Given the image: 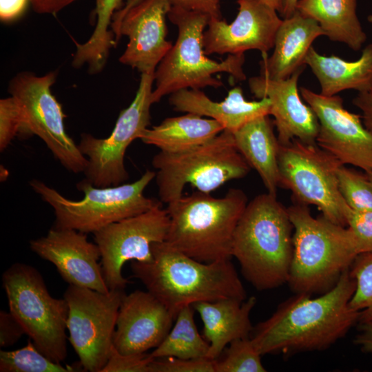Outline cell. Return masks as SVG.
Instances as JSON below:
<instances>
[{
    "label": "cell",
    "mask_w": 372,
    "mask_h": 372,
    "mask_svg": "<svg viewBox=\"0 0 372 372\" xmlns=\"http://www.w3.org/2000/svg\"><path fill=\"white\" fill-rule=\"evenodd\" d=\"M349 269L329 291L316 298L295 293L254 327L250 338L260 354L322 351L346 335L360 318L349 306L355 282Z\"/></svg>",
    "instance_id": "cell-1"
},
{
    "label": "cell",
    "mask_w": 372,
    "mask_h": 372,
    "mask_svg": "<svg viewBox=\"0 0 372 372\" xmlns=\"http://www.w3.org/2000/svg\"><path fill=\"white\" fill-rule=\"evenodd\" d=\"M153 260L132 261L133 277L176 316L185 305L224 298L247 299L231 259L198 261L167 242L152 245Z\"/></svg>",
    "instance_id": "cell-2"
},
{
    "label": "cell",
    "mask_w": 372,
    "mask_h": 372,
    "mask_svg": "<svg viewBox=\"0 0 372 372\" xmlns=\"http://www.w3.org/2000/svg\"><path fill=\"white\" fill-rule=\"evenodd\" d=\"M293 225L276 196L260 194L247 203L236 226L232 257L257 290L287 283L293 254Z\"/></svg>",
    "instance_id": "cell-3"
},
{
    "label": "cell",
    "mask_w": 372,
    "mask_h": 372,
    "mask_svg": "<svg viewBox=\"0 0 372 372\" xmlns=\"http://www.w3.org/2000/svg\"><path fill=\"white\" fill-rule=\"evenodd\" d=\"M293 227L287 283L295 293L322 294L332 289L360 254L352 231L312 216L307 205L287 208Z\"/></svg>",
    "instance_id": "cell-4"
},
{
    "label": "cell",
    "mask_w": 372,
    "mask_h": 372,
    "mask_svg": "<svg viewBox=\"0 0 372 372\" xmlns=\"http://www.w3.org/2000/svg\"><path fill=\"white\" fill-rule=\"evenodd\" d=\"M247 203L240 189H230L221 198L198 190L182 196L166 207L165 241L200 262L231 259L234 232Z\"/></svg>",
    "instance_id": "cell-5"
},
{
    "label": "cell",
    "mask_w": 372,
    "mask_h": 372,
    "mask_svg": "<svg viewBox=\"0 0 372 372\" xmlns=\"http://www.w3.org/2000/svg\"><path fill=\"white\" fill-rule=\"evenodd\" d=\"M167 17L177 27L178 37L155 70L152 103L184 89L222 87L223 83L214 76L216 73L226 72L237 80H245L244 53L229 54L221 62L206 56L203 34L209 20L207 14L172 6Z\"/></svg>",
    "instance_id": "cell-6"
},
{
    "label": "cell",
    "mask_w": 372,
    "mask_h": 372,
    "mask_svg": "<svg viewBox=\"0 0 372 372\" xmlns=\"http://www.w3.org/2000/svg\"><path fill=\"white\" fill-rule=\"evenodd\" d=\"M155 176V172L146 170L133 183L104 187L83 179L76 185L83 193L80 200L68 199L37 179L30 180V185L53 208L54 227L94 234L111 223L162 206L161 201L144 195Z\"/></svg>",
    "instance_id": "cell-7"
},
{
    "label": "cell",
    "mask_w": 372,
    "mask_h": 372,
    "mask_svg": "<svg viewBox=\"0 0 372 372\" xmlns=\"http://www.w3.org/2000/svg\"><path fill=\"white\" fill-rule=\"evenodd\" d=\"M156 183L161 203L180 198L187 184L208 193L246 176L251 167L238 150L234 135L223 130L213 139L178 152L160 150L154 156Z\"/></svg>",
    "instance_id": "cell-8"
},
{
    "label": "cell",
    "mask_w": 372,
    "mask_h": 372,
    "mask_svg": "<svg viewBox=\"0 0 372 372\" xmlns=\"http://www.w3.org/2000/svg\"><path fill=\"white\" fill-rule=\"evenodd\" d=\"M9 311L35 347L52 361L67 357L65 299L53 298L43 277L32 266L14 263L2 275Z\"/></svg>",
    "instance_id": "cell-9"
},
{
    "label": "cell",
    "mask_w": 372,
    "mask_h": 372,
    "mask_svg": "<svg viewBox=\"0 0 372 372\" xmlns=\"http://www.w3.org/2000/svg\"><path fill=\"white\" fill-rule=\"evenodd\" d=\"M342 165L316 143L294 139L280 145L279 185L291 191L297 203L316 205L324 218L347 227L350 207L340 192L338 180Z\"/></svg>",
    "instance_id": "cell-10"
},
{
    "label": "cell",
    "mask_w": 372,
    "mask_h": 372,
    "mask_svg": "<svg viewBox=\"0 0 372 372\" xmlns=\"http://www.w3.org/2000/svg\"><path fill=\"white\" fill-rule=\"evenodd\" d=\"M124 289L107 293L69 285L63 298L68 306L69 340L83 369L101 372L113 349V335Z\"/></svg>",
    "instance_id": "cell-11"
},
{
    "label": "cell",
    "mask_w": 372,
    "mask_h": 372,
    "mask_svg": "<svg viewBox=\"0 0 372 372\" xmlns=\"http://www.w3.org/2000/svg\"><path fill=\"white\" fill-rule=\"evenodd\" d=\"M154 74H143L136 95L117 118L109 136L96 138L83 134L78 147L87 160L83 172L85 180L96 187L116 186L129 178L125 154L129 145L147 128L150 121Z\"/></svg>",
    "instance_id": "cell-12"
},
{
    "label": "cell",
    "mask_w": 372,
    "mask_h": 372,
    "mask_svg": "<svg viewBox=\"0 0 372 372\" xmlns=\"http://www.w3.org/2000/svg\"><path fill=\"white\" fill-rule=\"evenodd\" d=\"M56 77L55 72L42 76L21 72L10 81L8 91L23 109L29 136L39 137L67 170L83 172L87 160L67 134L65 115L51 92Z\"/></svg>",
    "instance_id": "cell-13"
},
{
    "label": "cell",
    "mask_w": 372,
    "mask_h": 372,
    "mask_svg": "<svg viewBox=\"0 0 372 372\" xmlns=\"http://www.w3.org/2000/svg\"><path fill=\"white\" fill-rule=\"evenodd\" d=\"M169 218L166 209L154 207L140 214L111 223L94 232L101 265L109 289H124L129 282L122 274L127 261L150 262L152 245L165 241Z\"/></svg>",
    "instance_id": "cell-14"
},
{
    "label": "cell",
    "mask_w": 372,
    "mask_h": 372,
    "mask_svg": "<svg viewBox=\"0 0 372 372\" xmlns=\"http://www.w3.org/2000/svg\"><path fill=\"white\" fill-rule=\"evenodd\" d=\"M300 92L318 121L316 144L344 165L372 172V134L361 116L346 110L339 96H324L302 87Z\"/></svg>",
    "instance_id": "cell-15"
},
{
    "label": "cell",
    "mask_w": 372,
    "mask_h": 372,
    "mask_svg": "<svg viewBox=\"0 0 372 372\" xmlns=\"http://www.w3.org/2000/svg\"><path fill=\"white\" fill-rule=\"evenodd\" d=\"M172 6V0H141L123 15L112 29L115 43L123 35L128 38L126 49L119 58L122 64L136 69L141 74H154L172 47L166 39L165 22Z\"/></svg>",
    "instance_id": "cell-16"
},
{
    "label": "cell",
    "mask_w": 372,
    "mask_h": 372,
    "mask_svg": "<svg viewBox=\"0 0 372 372\" xmlns=\"http://www.w3.org/2000/svg\"><path fill=\"white\" fill-rule=\"evenodd\" d=\"M237 3L238 12L231 23L222 19L209 21L203 34L206 54H236L249 50L267 54L273 48L282 21L277 11L262 0H237Z\"/></svg>",
    "instance_id": "cell-17"
},
{
    "label": "cell",
    "mask_w": 372,
    "mask_h": 372,
    "mask_svg": "<svg viewBox=\"0 0 372 372\" xmlns=\"http://www.w3.org/2000/svg\"><path fill=\"white\" fill-rule=\"evenodd\" d=\"M30 248L52 263L69 285L101 293L110 291L99 262V248L87 240L85 233L53 227L46 236L30 240Z\"/></svg>",
    "instance_id": "cell-18"
},
{
    "label": "cell",
    "mask_w": 372,
    "mask_h": 372,
    "mask_svg": "<svg viewBox=\"0 0 372 372\" xmlns=\"http://www.w3.org/2000/svg\"><path fill=\"white\" fill-rule=\"evenodd\" d=\"M176 316L148 291L125 294L118 312L113 347L123 355L145 353L161 343Z\"/></svg>",
    "instance_id": "cell-19"
},
{
    "label": "cell",
    "mask_w": 372,
    "mask_h": 372,
    "mask_svg": "<svg viewBox=\"0 0 372 372\" xmlns=\"http://www.w3.org/2000/svg\"><path fill=\"white\" fill-rule=\"evenodd\" d=\"M304 68L305 65L302 66L286 79L272 80L260 75L249 79L250 91L256 97L270 100L269 115L274 118L273 124L281 145L294 139L316 143L319 129L317 116L302 102L298 90V78Z\"/></svg>",
    "instance_id": "cell-20"
},
{
    "label": "cell",
    "mask_w": 372,
    "mask_h": 372,
    "mask_svg": "<svg viewBox=\"0 0 372 372\" xmlns=\"http://www.w3.org/2000/svg\"><path fill=\"white\" fill-rule=\"evenodd\" d=\"M169 102L175 111L207 116L231 133L257 117L269 115L271 108L268 98L246 101L240 87L230 90L226 98L220 102L211 100L200 90L193 89H184L170 94Z\"/></svg>",
    "instance_id": "cell-21"
},
{
    "label": "cell",
    "mask_w": 372,
    "mask_h": 372,
    "mask_svg": "<svg viewBox=\"0 0 372 372\" xmlns=\"http://www.w3.org/2000/svg\"><path fill=\"white\" fill-rule=\"evenodd\" d=\"M324 35L318 23L296 11L282 21L276 34L273 52L268 57L262 54L260 76L272 80L289 78L304 64V59L313 41Z\"/></svg>",
    "instance_id": "cell-22"
},
{
    "label": "cell",
    "mask_w": 372,
    "mask_h": 372,
    "mask_svg": "<svg viewBox=\"0 0 372 372\" xmlns=\"http://www.w3.org/2000/svg\"><path fill=\"white\" fill-rule=\"evenodd\" d=\"M256 302L255 296H250L245 300L224 298L192 304L201 318L203 337L209 344L208 358L217 360L233 340L249 337L254 329L250 313Z\"/></svg>",
    "instance_id": "cell-23"
},
{
    "label": "cell",
    "mask_w": 372,
    "mask_h": 372,
    "mask_svg": "<svg viewBox=\"0 0 372 372\" xmlns=\"http://www.w3.org/2000/svg\"><path fill=\"white\" fill-rule=\"evenodd\" d=\"M268 116L257 117L232 134L238 150L258 172L267 193L276 196L280 144L273 132V122Z\"/></svg>",
    "instance_id": "cell-24"
},
{
    "label": "cell",
    "mask_w": 372,
    "mask_h": 372,
    "mask_svg": "<svg viewBox=\"0 0 372 372\" xmlns=\"http://www.w3.org/2000/svg\"><path fill=\"white\" fill-rule=\"evenodd\" d=\"M304 64L311 68L320 84V94L324 96H334L349 89L362 92L372 86V44L364 48L355 61L321 55L311 46Z\"/></svg>",
    "instance_id": "cell-25"
},
{
    "label": "cell",
    "mask_w": 372,
    "mask_h": 372,
    "mask_svg": "<svg viewBox=\"0 0 372 372\" xmlns=\"http://www.w3.org/2000/svg\"><path fill=\"white\" fill-rule=\"evenodd\" d=\"M223 130L222 125L212 118L187 113L167 118L159 125L147 127L139 139L161 151L178 152L204 144Z\"/></svg>",
    "instance_id": "cell-26"
},
{
    "label": "cell",
    "mask_w": 372,
    "mask_h": 372,
    "mask_svg": "<svg viewBox=\"0 0 372 372\" xmlns=\"http://www.w3.org/2000/svg\"><path fill=\"white\" fill-rule=\"evenodd\" d=\"M356 0H298L296 10L316 20L333 41L359 50L366 39L356 14Z\"/></svg>",
    "instance_id": "cell-27"
},
{
    "label": "cell",
    "mask_w": 372,
    "mask_h": 372,
    "mask_svg": "<svg viewBox=\"0 0 372 372\" xmlns=\"http://www.w3.org/2000/svg\"><path fill=\"white\" fill-rule=\"evenodd\" d=\"M96 25L89 39L76 46L72 65L81 67L87 64L90 73H97L104 68L110 50L115 43L111 26L114 13L121 8L123 0H95Z\"/></svg>",
    "instance_id": "cell-28"
},
{
    "label": "cell",
    "mask_w": 372,
    "mask_h": 372,
    "mask_svg": "<svg viewBox=\"0 0 372 372\" xmlns=\"http://www.w3.org/2000/svg\"><path fill=\"white\" fill-rule=\"evenodd\" d=\"M194 310L191 304L181 307L176 316L174 324L167 335L161 343L149 353L152 358H207L209 344L198 331L194 322Z\"/></svg>",
    "instance_id": "cell-29"
},
{
    "label": "cell",
    "mask_w": 372,
    "mask_h": 372,
    "mask_svg": "<svg viewBox=\"0 0 372 372\" xmlns=\"http://www.w3.org/2000/svg\"><path fill=\"white\" fill-rule=\"evenodd\" d=\"M76 368L63 366L43 354L28 340L23 347L13 351H0L1 372H73Z\"/></svg>",
    "instance_id": "cell-30"
},
{
    "label": "cell",
    "mask_w": 372,
    "mask_h": 372,
    "mask_svg": "<svg viewBox=\"0 0 372 372\" xmlns=\"http://www.w3.org/2000/svg\"><path fill=\"white\" fill-rule=\"evenodd\" d=\"M355 289L350 307L360 312L359 323L372 321V252L358 254L349 267Z\"/></svg>",
    "instance_id": "cell-31"
},
{
    "label": "cell",
    "mask_w": 372,
    "mask_h": 372,
    "mask_svg": "<svg viewBox=\"0 0 372 372\" xmlns=\"http://www.w3.org/2000/svg\"><path fill=\"white\" fill-rule=\"evenodd\" d=\"M223 359L215 360V372H265L261 355L250 337L230 342Z\"/></svg>",
    "instance_id": "cell-32"
},
{
    "label": "cell",
    "mask_w": 372,
    "mask_h": 372,
    "mask_svg": "<svg viewBox=\"0 0 372 372\" xmlns=\"http://www.w3.org/2000/svg\"><path fill=\"white\" fill-rule=\"evenodd\" d=\"M340 192L348 206L355 211H372V184L366 174L342 165L338 171Z\"/></svg>",
    "instance_id": "cell-33"
},
{
    "label": "cell",
    "mask_w": 372,
    "mask_h": 372,
    "mask_svg": "<svg viewBox=\"0 0 372 372\" xmlns=\"http://www.w3.org/2000/svg\"><path fill=\"white\" fill-rule=\"evenodd\" d=\"M29 136L25 115L18 101L10 96L0 101V151L3 152L16 136Z\"/></svg>",
    "instance_id": "cell-34"
},
{
    "label": "cell",
    "mask_w": 372,
    "mask_h": 372,
    "mask_svg": "<svg viewBox=\"0 0 372 372\" xmlns=\"http://www.w3.org/2000/svg\"><path fill=\"white\" fill-rule=\"evenodd\" d=\"M215 360L207 358L153 359L149 364V372H215Z\"/></svg>",
    "instance_id": "cell-35"
},
{
    "label": "cell",
    "mask_w": 372,
    "mask_h": 372,
    "mask_svg": "<svg viewBox=\"0 0 372 372\" xmlns=\"http://www.w3.org/2000/svg\"><path fill=\"white\" fill-rule=\"evenodd\" d=\"M141 0H127L125 5L113 17L111 28H115L123 15ZM223 0H172V6L207 14L210 20L221 19L220 3Z\"/></svg>",
    "instance_id": "cell-36"
},
{
    "label": "cell",
    "mask_w": 372,
    "mask_h": 372,
    "mask_svg": "<svg viewBox=\"0 0 372 372\" xmlns=\"http://www.w3.org/2000/svg\"><path fill=\"white\" fill-rule=\"evenodd\" d=\"M347 226L354 234L359 253L372 252V211H358L349 208Z\"/></svg>",
    "instance_id": "cell-37"
},
{
    "label": "cell",
    "mask_w": 372,
    "mask_h": 372,
    "mask_svg": "<svg viewBox=\"0 0 372 372\" xmlns=\"http://www.w3.org/2000/svg\"><path fill=\"white\" fill-rule=\"evenodd\" d=\"M152 360L149 353L123 355L113 347L101 372H149V364Z\"/></svg>",
    "instance_id": "cell-38"
},
{
    "label": "cell",
    "mask_w": 372,
    "mask_h": 372,
    "mask_svg": "<svg viewBox=\"0 0 372 372\" xmlns=\"http://www.w3.org/2000/svg\"><path fill=\"white\" fill-rule=\"evenodd\" d=\"M24 329L11 313L0 311V347L6 348L16 343L25 334Z\"/></svg>",
    "instance_id": "cell-39"
},
{
    "label": "cell",
    "mask_w": 372,
    "mask_h": 372,
    "mask_svg": "<svg viewBox=\"0 0 372 372\" xmlns=\"http://www.w3.org/2000/svg\"><path fill=\"white\" fill-rule=\"evenodd\" d=\"M352 103L361 111L362 123L372 134V86L366 91L358 92Z\"/></svg>",
    "instance_id": "cell-40"
},
{
    "label": "cell",
    "mask_w": 372,
    "mask_h": 372,
    "mask_svg": "<svg viewBox=\"0 0 372 372\" xmlns=\"http://www.w3.org/2000/svg\"><path fill=\"white\" fill-rule=\"evenodd\" d=\"M30 0H0V19L10 21L18 18L26 8Z\"/></svg>",
    "instance_id": "cell-41"
},
{
    "label": "cell",
    "mask_w": 372,
    "mask_h": 372,
    "mask_svg": "<svg viewBox=\"0 0 372 372\" xmlns=\"http://www.w3.org/2000/svg\"><path fill=\"white\" fill-rule=\"evenodd\" d=\"M77 0H30L33 10L39 14H54Z\"/></svg>",
    "instance_id": "cell-42"
},
{
    "label": "cell",
    "mask_w": 372,
    "mask_h": 372,
    "mask_svg": "<svg viewBox=\"0 0 372 372\" xmlns=\"http://www.w3.org/2000/svg\"><path fill=\"white\" fill-rule=\"evenodd\" d=\"M359 333L353 342L365 353H372V321L359 323Z\"/></svg>",
    "instance_id": "cell-43"
},
{
    "label": "cell",
    "mask_w": 372,
    "mask_h": 372,
    "mask_svg": "<svg viewBox=\"0 0 372 372\" xmlns=\"http://www.w3.org/2000/svg\"><path fill=\"white\" fill-rule=\"evenodd\" d=\"M298 0H282V10L281 16L284 19L290 17L296 11V5Z\"/></svg>",
    "instance_id": "cell-44"
},
{
    "label": "cell",
    "mask_w": 372,
    "mask_h": 372,
    "mask_svg": "<svg viewBox=\"0 0 372 372\" xmlns=\"http://www.w3.org/2000/svg\"><path fill=\"white\" fill-rule=\"evenodd\" d=\"M264 3L274 8L281 14L282 10V0H262Z\"/></svg>",
    "instance_id": "cell-45"
},
{
    "label": "cell",
    "mask_w": 372,
    "mask_h": 372,
    "mask_svg": "<svg viewBox=\"0 0 372 372\" xmlns=\"http://www.w3.org/2000/svg\"><path fill=\"white\" fill-rule=\"evenodd\" d=\"M366 175H367V176H368V178H369L370 182H371V184H372V172H369V173H366Z\"/></svg>",
    "instance_id": "cell-46"
}]
</instances>
